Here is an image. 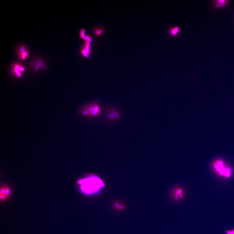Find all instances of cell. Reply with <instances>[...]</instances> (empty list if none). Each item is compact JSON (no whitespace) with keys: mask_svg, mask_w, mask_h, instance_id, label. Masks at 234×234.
<instances>
[{"mask_svg":"<svg viewBox=\"0 0 234 234\" xmlns=\"http://www.w3.org/2000/svg\"><path fill=\"white\" fill-rule=\"evenodd\" d=\"M77 183L82 192L87 194L97 192L104 185L99 177L94 175H90L79 180Z\"/></svg>","mask_w":234,"mask_h":234,"instance_id":"1","label":"cell"},{"mask_svg":"<svg viewBox=\"0 0 234 234\" xmlns=\"http://www.w3.org/2000/svg\"><path fill=\"white\" fill-rule=\"evenodd\" d=\"M101 110V105L98 102L92 101L81 106L78 113L82 117L92 118L99 116Z\"/></svg>","mask_w":234,"mask_h":234,"instance_id":"2","label":"cell"},{"mask_svg":"<svg viewBox=\"0 0 234 234\" xmlns=\"http://www.w3.org/2000/svg\"><path fill=\"white\" fill-rule=\"evenodd\" d=\"M212 167L216 172L221 176L228 178L231 176L232 169L222 159L214 161L212 164Z\"/></svg>","mask_w":234,"mask_h":234,"instance_id":"3","label":"cell"},{"mask_svg":"<svg viewBox=\"0 0 234 234\" xmlns=\"http://www.w3.org/2000/svg\"><path fill=\"white\" fill-rule=\"evenodd\" d=\"M104 117L108 121L113 122L120 120L121 117V112L116 107L109 106L105 109L104 113Z\"/></svg>","mask_w":234,"mask_h":234,"instance_id":"4","label":"cell"},{"mask_svg":"<svg viewBox=\"0 0 234 234\" xmlns=\"http://www.w3.org/2000/svg\"><path fill=\"white\" fill-rule=\"evenodd\" d=\"M171 196L172 199L174 201H177L183 199L184 198V194L183 189L180 187H176L172 190Z\"/></svg>","mask_w":234,"mask_h":234,"instance_id":"5","label":"cell"},{"mask_svg":"<svg viewBox=\"0 0 234 234\" xmlns=\"http://www.w3.org/2000/svg\"><path fill=\"white\" fill-rule=\"evenodd\" d=\"M11 191L10 188L8 186H2L1 188V200L5 201L11 195Z\"/></svg>","mask_w":234,"mask_h":234,"instance_id":"6","label":"cell"},{"mask_svg":"<svg viewBox=\"0 0 234 234\" xmlns=\"http://www.w3.org/2000/svg\"><path fill=\"white\" fill-rule=\"evenodd\" d=\"M13 71L14 74L18 77H20L22 74L24 72L25 69L22 66L16 64L13 67Z\"/></svg>","mask_w":234,"mask_h":234,"instance_id":"7","label":"cell"},{"mask_svg":"<svg viewBox=\"0 0 234 234\" xmlns=\"http://www.w3.org/2000/svg\"><path fill=\"white\" fill-rule=\"evenodd\" d=\"M18 54L19 57L22 60H24L28 57V51L25 47L22 46L19 49Z\"/></svg>","mask_w":234,"mask_h":234,"instance_id":"8","label":"cell"},{"mask_svg":"<svg viewBox=\"0 0 234 234\" xmlns=\"http://www.w3.org/2000/svg\"><path fill=\"white\" fill-rule=\"evenodd\" d=\"M225 233L226 234H234V228L226 230Z\"/></svg>","mask_w":234,"mask_h":234,"instance_id":"9","label":"cell"},{"mask_svg":"<svg viewBox=\"0 0 234 234\" xmlns=\"http://www.w3.org/2000/svg\"><path fill=\"white\" fill-rule=\"evenodd\" d=\"M85 30L84 29H82L81 30L80 33V37L81 38L83 39L85 37V36L84 35V34L85 33Z\"/></svg>","mask_w":234,"mask_h":234,"instance_id":"10","label":"cell"},{"mask_svg":"<svg viewBox=\"0 0 234 234\" xmlns=\"http://www.w3.org/2000/svg\"><path fill=\"white\" fill-rule=\"evenodd\" d=\"M179 30V29L178 28H175L172 31V33L173 35H176Z\"/></svg>","mask_w":234,"mask_h":234,"instance_id":"11","label":"cell"},{"mask_svg":"<svg viewBox=\"0 0 234 234\" xmlns=\"http://www.w3.org/2000/svg\"><path fill=\"white\" fill-rule=\"evenodd\" d=\"M103 30H98L96 32V34H97V35H99L102 33V32H103Z\"/></svg>","mask_w":234,"mask_h":234,"instance_id":"12","label":"cell"}]
</instances>
